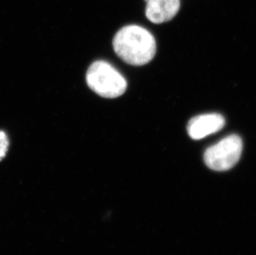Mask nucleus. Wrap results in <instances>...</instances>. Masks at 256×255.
I'll list each match as a JSON object with an SVG mask.
<instances>
[{"label": "nucleus", "instance_id": "f03ea898", "mask_svg": "<svg viewBox=\"0 0 256 255\" xmlns=\"http://www.w3.org/2000/svg\"><path fill=\"white\" fill-rule=\"evenodd\" d=\"M88 86L104 98H117L126 92L127 82L113 66L103 60L93 63L86 73Z\"/></svg>", "mask_w": 256, "mask_h": 255}, {"label": "nucleus", "instance_id": "f257e3e1", "mask_svg": "<svg viewBox=\"0 0 256 255\" xmlns=\"http://www.w3.org/2000/svg\"><path fill=\"white\" fill-rule=\"evenodd\" d=\"M118 58L132 66H144L154 58L156 42L147 29L138 25L124 26L113 41Z\"/></svg>", "mask_w": 256, "mask_h": 255}, {"label": "nucleus", "instance_id": "39448f33", "mask_svg": "<svg viewBox=\"0 0 256 255\" xmlns=\"http://www.w3.org/2000/svg\"><path fill=\"white\" fill-rule=\"evenodd\" d=\"M146 17L160 24L172 20L180 8V0H145Z\"/></svg>", "mask_w": 256, "mask_h": 255}, {"label": "nucleus", "instance_id": "7ed1b4c3", "mask_svg": "<svg viewBox=\"0 0 256 255\" xmlns=\"http://www.w3.org/2000/svg\"><path fill=\"white\" fill-rule=\"evenodd\" d=\"M243 142L238 135H230L206 150L204 162L214 171H228L239 162Z\"/></svg>", "mask_w": 256, "mask_h": 255}, {"label": "nucleus", "instance_id": "423d86ee", "mask_svg": "<svg viewBox=\"0 0 256 255\" xmlns=\"http://www.w3.org/2000/svg\"><path fill=\"white\" fill-rule=\"evenodd\" d=\"M10 146V141L4 132L0 131V161L2 160L7 154Z\"/></svg>", "mask_w": 256, "mask_h": 255}, {"label": "nucleus", "instance_id": "20e7f679", "mask_svg": "<svg viewBox=\"0 0 256 255\" xmlns=\"http://www.w3.org/2000/svg\"><path fill=\"white\" fill-rule=\"evenodd\" d=\"M225 124V118L219 114H202L189 121L188 132L192 140H200L222 130Z\"/></svg>", "mask_w": 256, "mask_h": 255}]
</instances>
